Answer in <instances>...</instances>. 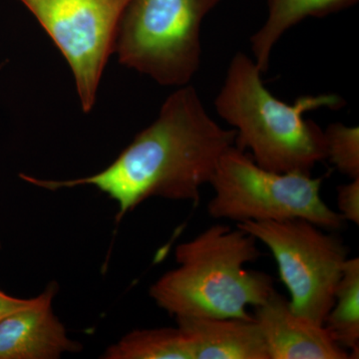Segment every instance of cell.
<instances>
[{
    "mask_svg": "<svg viewBox=\"0 0 359 359\" xmlns=\"http://www.w3.org/2000/svg\"><path fill=\"white\" fill-rule=\"evenodd\" d=\"M235 140V130L219 126L197 90L186 85L167 97L155 121L102 171L59 181L25 174L20 178L49 191L94 187L115 201L120 221L151 198L198 204L201 187L210 184L222 156Z\"/></svg>",
    "mask_w": 359,
    "mask_h": 359,
    "instance_id": "6da1fadb",
    "label": "cell"
},
{
    "mask_svg": "<svg viewBox=\"0 0 359 359\" xmlns=\"http://www.w3.org/2000/svg\"><path fill=\"white\" fill-rule=\"evenodd\" d=\"M262 76L254 59L236 53L215 100L217 113L235 130L236 147L249 150L259 167L276 173L311 174L327 159V144L325 130L306 119L304 113L339 109L346 101L337 94H320L283 102L264 86Z\"/></svg>",
    "mask_w": 359,
    "mask_h": 359,
    "instance_id": "7a4b0ae2",
    "label": "cell"
},
{
    "mask_svg": "<svg viewBox=\"0 0 359 359\" xmlns=\"http://www.w3.org/2000/svg\"><path fill=\"white\" fill-rule=\"evenodd\" d=\"M257 238L228 224H212L175 250L177 268L149 290L155 304L175 320L252 318L248 306L263 304L273 278L247 264L262 257Z\"/></svg>",
    "mask_w": 359,
    "mask_h": 359,
    "instance_id": "3957f363",
    "label": "cell"
},
{
    "mask_svg": "<svg viewBox=\"0 0 359 359\" xmlns=\"http://www.w3.org/2000/svg\"><path fill=\"white\" fill-rule=\"evenodd\" d=\"M222 0H129L114 47L120 65L162 86L189 85L202 57L201 29Z\"/></svg>",
    "mask_w": 359,
    "mask_h": 359,
    "instance_id": "277c9868",
    "label": "cell"
},
{
    "mask_svg": "<svg viewBox=\"0 0 359 359\" xmlns=\"http://www.w3.org/2000/svg\"><path fill=\"white\" fill-rule=\"evenodd\" d=\"M321 183L323 178L311 174L269 171L233 146L222 156L210 182L215 195L208 212L237 224L304 219L323 230H341L346 221L321 199Z\"/></svg>",
    "mask_w": 359,
    "mask_h": 359,
    "instance_id": "5b68a950",
    "label": "cell"
},
{
    "mask_svg": "<svg viewBox=\"0 0 359 359\" xmlns=\"http://www.w3.org/2000/svg\"><path fill=\"white\" fill-rule=\"evenodd\" d=\"M237 226L271 250L289 290L292 311L323 325L348 259L344 241L304 219L245 222Z\"/></svg>",
    "mask_w": 359,
    "mask_h": 359,
    "instance_id": "8992f818",
    "label": "cell"
},
{
    "mask_svg": "<svg viewBox=\"0 0 359 359\" xmlns=\"http://www.w3.org/2000/svg\"><path fill=\"white\" fill-rule=\"evenodd\" d=\"M69 65L84 114L93 110L129 0H20Z\"/></svg>",
    "mask_w": 359,
    "mask_h": 359,
    "instance_id": "52a82bcc",
    "label": "cell"
},
{
    "mask_svg": "<svg viewBox=\"0 0 359 359\" xmlns=\"http://www.w3.org/2000/svg\"><path fill=\"white\" fill-rule=\"evenodd\" d=\"M57 292V283H49L32 306L0 321V359H58L82 351L54 313Z\"/></svg>",
    "mask_w": 359,
    "mask_h": 359,
    "instance_id": "ba28073f",
    "label": "cell"
},
{
    "mask_svg": "<svg viewBox=\"0 0 359 359\" xmlns=\"http://www.w3.org/2000/svg\"><path fill=\"white\" fill-rule=\"evenodd\" d=\"M269 359H349L323 325L292 311L289 299L273 290L252 314Z\"/></svg>",
    "mask_w": 359,
    "mask_h": 359,
    "instance_id": "9c48e42d",
    "label": "cell"
},
{
    "mask_svg": "<svg viewBox=\"0 0 359 359\" xmlns=\"http://www.w3.org/2000/svg\"><path fill=\"white\" fill-rule=\"evenodd\" d=\"M195 359H269L261 330L252 318H183Z\"/></svg>",
    "mask_w": 359,
    "mask_h": 359,
    "instance_id": "30bf717a",
    "label": "cell"
},
{
    "mask_svg": "<svg viewBox=\"0 0 359 359\" xmlns=\"http://www.w3.org/2000/svg\"><path fill=\"white\" fill-rule=\"evenodd\" d=\"M358 0H266L268 15L250 37L252 59L263 74L268 72L271 52L285 32L309 18H325L355 6Z\"/></svg>",
    "mask_w": 359,
    "mask_h": 359,
    "instance_id": "8fae6325",
    "label": "cell"
},
{
    "mask_svg": "<svg viewBox=\"0 0 359 359\" xmlns=\"http://www.w3.org/2000/svg\"><path fill=\"white\" fill-rule=\"evenodd\" d=\"M104 359H195L192 340L181 327L137 330L108 347Z\"/></svg>",
    "mask_w": 359,
    "mask_h": 359,
    "instance_id": "7c38bea8",
    "label": "cell"
},
{
    "mask_svg": "<svg viewBox=\"0 0 359 359\" xmlns=\"http://www.w3.org/2000/svg\"><path fill=\"white\" fill-rule=\"evenodd\" d=\"M323 327L332 339L348 351L351 358L359 354V259H347L337 290L334 304Z\"/></svg>",
    "mask_w": 359,
    "mask_h": 359,
    "instance_id": "4fadbf2b",
    "label": "cell"
},
{
    "mask_svg": "<svg viewBox=\"0 0 359 359\" xmlns=\"http://www.w3.org/2000/svg\"><path fill=\"white\" fill-rule=\"evenodd\" d=\"M327 159L340 173L359 178V128L332 123L325 130Z\"/></svg>",
    "mask_w": 359,
    "mask_h": 359,
    "instance_id": "5bb4252c",
    "label": "cell"
},
{
    "mask_svg": "<svg viewBox=\"0 0 359 359\" xmlns=\"http://www.w3.org/2000/svg\"><path fill=\"white\" fill-rule=\"evenodd\" d=\"M339 212L346 222L359 224V178L337 188Z\"/></svg>",
    "mask_w": 359,
    "mask_h": 359,
    "instance_id": "9a60e30c",
    "label": "cell"
},
{
    "mask_svg": "<svg viewBox=\"0 0 359 359\" xmlns=\"http://www.w3.org/2000/svg\"><path fill=\"white\" fill-rule=\"evenodd\" d=\"M35 302V297L32 299H20L6 294L0 290V321L6 318L7 316L28 308Z\"/></svg>",
    "mask_w": 359,
    "mask_h": 359,
    "instance_id": "2e32d148",
    "label": "cell"
},
{
    "mask_svg": "<svg viewBox=\"0 0 359 359\" xmlns=\"http://www.w3.org/2000/svg\"><path fill=\"white\" fill-rule=\"evenodd\" d=\"M2 66H4V65H0V69H1Z\"/></svg>",
    "mask_w": 359,
    "mask_h": 359,
    "instance_id": "e0dca14e",
    "label": "cell"
},
{
    "mask_svg": "<svg viewBox=\"0 0 359 359\" xmlns=\"http://www.w3.org/2000/svg\"><path fill=\"white\" fill-rule=\"evenodd\" d=\"M0 248H1V244H0Z\"/></svg>",
    "mask_w": 359,
    "mask_h": 359,
    "instance_id": "ac0fdd59",
    "label": "cell"
}]
</instances>
